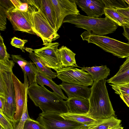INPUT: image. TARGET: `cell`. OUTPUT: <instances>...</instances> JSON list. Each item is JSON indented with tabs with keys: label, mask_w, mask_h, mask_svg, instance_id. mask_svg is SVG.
Returning <instances> with one entry per match:
<instances>
[{
	"label": "cell",
	"mask_w": 129,
	"mask_h": 129,
	"mask_svg": "<svg viewBox=\"0 0 129 129\" xmlns=\"http://www.w3.org/2000/svg\"><path fill=\"white\" fill-rule=\"evenodd\" d=\"M76 2L88 16L99 18L105 14V5L102 0H76Z\"/></svg>",
	"instance_id": "13"
},
{
	"label": "cell",
	"mask_w": 129,
	"mask_h": 129,
	"mask_svg": "<svg viewBox=\"0 0 129 129\" xmlns=\"http://www.w3.org/2000/svg\"><path fill=\"white\" fill-rule=\"evenodd\" d=\"M23 129H46L44 126L37 120L30 118L27 119Z\"/></svg>",
	"instance_id": "31"
},
{
	"label": "cell",
	"mask_w": 129,
	"mask_h": 129,
	"mask_svg": "<svg viewBox=\"0 0 129 129\" xmlns=\"http://www.w3.org/2000/svg\"><path fill=\"white\" fill-rule=\"evenodd\" d=\"M64 23L74 24L90 33L100 36L113 33L118 28L117 24L106 16L104 18L92 17L80 14L67 16L63 21V23Z\"/></svg>",
	"instance_id": "4"
},
{
	"label": "cell",
	"mask_w": 129,
	"mask_h": 129,
	"mask_svg": "<svg viewBox=\"0 0 129 129\" xmlns=\"http://www.w3.org/2000/svg\"><path fill=\"white\" fill-rule=\"evenodd\" d=\"M125 2L126 3L129 7V0H124Z\"/></svg>",
	"instance_id": "43"
},
{
	"label": "cell",
	"mask_w": 129,
	"mask_h": 129,
	"mask_svg": "<svg viewBox=\"0 0 129 129\" xmlns=\"http://www.w3.org/2000/svg\"><path fill=\"white\" fill-rule=\"evenodd\" d=\"M7 14V18L15 30L36 35L34 29L31 7L30 6L26 12L20 11L12 6L8 10Z\"/></svg>",
	"instance_id": "7"
},
{
	"label": "cell",
	"mask_w": 129,
	"mask_h": 129,
	"mask_svg": "<svg viewBox=\"0 0 129 129\" xmlns=\"http://www.w3.org/2000/svg\"><path fill=\"white\" fill-rule=\"evenodd\" d=\"M36 82L40 86L46 85L50 88L54 92L63 100H67V98L64 94L59 85L56 84L51 79L39 71L37 68Z\"/></svg>",
	"instance_id": "17"
},
{
	"label": "cell",
	"mask_w": 129,
	"mask_h": 129,
	"mask_svg": "<svg viewBox=\"0 0 129 129\" xmlns=\"http://www.w3.org/2000/svg\"><path fill=\"white\" fill-rule=\"evenodd\" d=\"M83 41L96 45L104 51L119 58L129 57V44L109 37L95 35L85 31L80 35Z\"/></svg>",
	"instance_id": "5"
},
{
	"label": "cell",
	"mask_w": 129,
	"mask_h": 129,
	"mask_svg": "<svg viewBox=\"0 0 129 129\" xmlns=\"http://www.w3.org/2000/svg\"><path fill=\"white\" fill-rule=\"evenodd\" d=\"M27 42V40H22L16 37H14L11 39L10 43L11 45L16 48L20 49L23 52H24V46Z\"/></svg>",
	"instance_id": "33"
},
{
	"label": "cell",
	"mask_w": 129,
	"mask_h": 129,
	"mask_svg": "<svg viewBox=\"0 0 129 129\" xmlns=\"http://www.w3.org/2000/svg\"><path fill=\"white\" fill-rule=\"evenodd\" d=\"M10 55L7 52L6 47L5 45L4 40L0 36V61L8 62L10 60Z\"/></svg>",
	"instance_id": "30"
},
{
	"label": "cell",
	"mask_w": 129,
	"mask_h": 129,
	"mask_svg": "<svg viewBox=\"0 0 129 129\" xmlns=\"http://www.w3.org/2000/svg\"><path fill=\"white\" fill-rule=\"evenodd\" d=\"M28 95L42 113H53L59 114L69 112L66 101L54 92H51L44 86L35 82L29 85Z\"/></svg>",
	"instance_id": "1"
},
{
	"label": "cell",
	"mask_w": 129,
	"mask_h": 129,
	"mask_svg": "<svg viewBox=\"0 0 129 129\" xmlns=\"http://www.w3.org/2000/svg\"><path fill=\"white\" fill-rule=\"evenodd\" d=\"M66 102L68 112L70 113L85 115L89 111L90 104L88 99L73 97L68 99Z\"/></svg>",
	"instance_id": "16"
},
{
	"label": "cell",
	"mask_w": 129,
	"mask_h": 129,
	"mask_svg": "<svg viewBox=\"0 0 129 129\" xmlns=\"http://www.w3.org/2000/svg\"><path fill=\"white\" fill-rule=\"evenodd\" d=\"M0 129H4L0 125Z\"/></svg>",
	"instance_id": "44"
},
{
	"label": "cell",
	"mask_w": 129,
	"mask_h": 129,
	"mask_svg": "<svg viewBox=\"0 0 129 129\" xmlns=\"http://www.w3.org/2000/svg\"><path fill=\"white\" fill-rule=\"evenodd\" d=\"M60 60L63 68L78 67L76 64V54L66 46H62L58 49Z\"/></svg>",
	"instance_id": "18"
},
{
	"label": "cell",
	"mask_w": 129,
	"mask_h": 129,
	"mask_svg": "<svg viewBox=\"0 0 129 129\" xmlns=\"http://www.w3.org/2000/svg\"><path fill=\"white\" fill-rule=\"evenodd\" d=\"M34 29L36 35L41 38L43 45L52 43L60 36L51 26L39 9L31 7Z\"/></svg>",
	"instance_id": "6"
},
{
	"label": "cell",
	"mask_w": 129,
	"mask_h": 129,
	"mask_svg": "<svg viewBox=\"0 0 129 129\" xmlns=\"http://www.w3.org/2000/svg\"><path fill=\"white\" fill-rule=\"evenodd\" d=\"M121 120L115 116L99 119L95 123L88 128L91 129H111L120 125Z\"/></svg>",
	"instance_id": "22"
},
{
	"label": "cell",
	"mask_w": 129,
	"mask_h": 129,
	"mask_svg": "<svg viewBox=\"0 0 129 129\" xmlns=\"http://www.w3.org/2000/svg\"><path fill=\"white\" fill-rule=\"evenodd\" d=\"M14 121L9 118L0 111V125L4 129H15Z\"/></svg>",
	"instance_id": "28"
},
{
	"label": "cell",
	"mask_w": 129,
	"mask_h": 129,
	"mask_svg": "<svg viewBox=\"0 0 129 129\" xmlns=\"http://www.w3.org/2000/svg\"><path fill=\"white\" fill-rule=\"evenodd\" d=\"M111 129H123V128L120 125Z\"/></svg>",
	"instance_id": "42"
},
{
	"label": "cell",
	"mask_w": 129,
	"mask_h": 129,
	"mask_svg": "<svg viewBox=\"0 0 129 129\" xmlns=\"http://www.w3.org/2000/svg\"><path fill=\"white\" fill-rule=\"evenodd\" d=\"M28 4L26 2H22L19 5L17 9L23 12H26L29 10Z\"/></svg>",
	"instance_id": "37"
},
{
	"label": "cell",
	"mask_w": 129,
	"mask_h": 129,
	"mask_svg": "<svg viewBox=\"0 0 129 129\" xmlns=\"http://www.w3.org/2000/svg\"><path fill=\"white\" fill-rule=\"evenodd\" d=\"M52 6L57 31L67 16L80 14L76 0H50Z\"/></svg>",
	"instance_id": "12"
},
{
	"label": "cell",
	"mask_w": 129,
	"mask_h": 129,
	"mask_svg": "<svg viewBox=\"0 0 129 129\" xmlns=\"http://www.w3.org/2000/svg\"><path fill=\"white\" fill-rule=\"evenodd\" d=\"M119 96L127 106L129 107V94H122Z\"/></svg>",
	"instance_id": "38"
},
{
	"label": "cell",
	"mask_w": 129,
	"mask_h": 129,
	"mask_svg": "<svg viewBox=\"0 0 129 129\" xmlns=\"http://www.w3.org/2000/svg\"><path fill=\"white\" fill-rule=\"evenodd\" d=\"M21 68L23 72L25 73L28 78L29 85L36 82L37 68L33 62L28 61L27 64Z\"/></svg>",
	"instance_id": "25"
},
{
	"label": "cell",
	"mask_w": 129,
	"mask_h": 129,
	"mask_svg": "<svg viewBox=\"0 0 129 129\" xmlns=\"http://www.w3.org/2000/svg\"><path fill=\"white\" fill-rule=\"evenodd\" d=\"M106 79L94 81L91 87L89 108L86 115L93 119H101L114 116L115 111L110 101Z\"/></svg>",
	"instance_id": "2"
},
{
	"label": "cell",
	"mask_w": 129,
	"mask_h": 129,
	"mask_svg": "<svg viewBox=\"0 0 129 129\" xmlns=\"http://www.w3.org/2000/svg\"><path fill=\"white\" fill-rule=\"evenodd\" d=\"M24 81L22 83L13 73L12 78L14 87L16 106L14 116V125L20 120L25 105L27 104L28 88L29 86L27 76L24 72Z\"/></svg>",
	"instance_id": "11"
},
{
	"label": "cell",
	"mask_w": 129,
	"mask_h": 129,
	"mask_svg": "<svg viewBox=\"0 0 129 129\" xmlns=\"http://www.w3.org/2000/svg\"><path fill=\"white\" fill-rule=\"evenodd\" d=\"M80 68L87 72L92 76L94 81L106 79L110 75V70L106 65Z\"/></svg>",
	"instance_id": "19"
},
{
	"label": "cell",
	"mask_w": 129,
	"mask_h": 129,
	"mask_svg": "<svg viewBox=\"0 0 129 129\" xmlns=\"http://www.w3.org/2000/svg\"><path fill=\"white\" fill-rule=\"evenodd\" d=\"M14 61L0 62V97L4 100L3 113L14 120L16 110L15 92L12 78Z\"/></svg>",
	"instance_id": "3"
},
{
	"label": "cell",
	"mask_w": 129,
	"mask_h": 129,
	"mask_svg": "<svg viewBox=\"0 0 129 129\" xmlns=\"http://www.w3.org/2000/svg\"><path fill=\"white\" fill-rule=\"evenodd\" d=\"M115 92L119 95L122 94H129V82L118 84H110Z\"/></svg>",
	"instance_id": "29"
},
{
	"label": "cell",
	"mask_w": 129,
	"mask_h": 129,
	"mask_svg": "<svg viewBox=\"0 0 129 129\" xmlns=\"http://www.w3.org/2000/svg\"><path fill=\"white\" fill-rule=\"evenodd\" d=\"M102 0L104 4L105 8L122 9L129 7L124 0Z\"/></svg>",
	"instance_id": "27"
},
{
	"label": "cell",
	"mask_w": 129,
	"mask_h": 129,
	"mask_svg": "<svg viewBox=\"0 0 129 129\" xmlns=\"http://www.w3.org/2000/svg\"><path fill=\"white\" fill-rule=\"evenodd\" d=\"M60 115L65 120L78 122L88 127L95 123L99 120L93 119L85 114L72 113L69 112L61 114Z\"/></svg>",
	"instance_id": "21"
},
{
	"label": "cell",
	"mask_w": 129,
	"mask_h": 129,
	"mask_svg": "<svg viewBox=\"0 0 129 129\" xmlns=\"http://www.w3.org/2000/svg\"><path fill=\"white\" fill-rule=\"evenodd\" d=\"M0 30L4 31L6 28L7 11L12 7L9 0H0Z\"/></svg>",
	"instance_id": "24"
},
{
	"label": "cell",
	"mask_w": 129,
	"mask_h": 129,
	"mask_svg": "<svg viewBox=\"0 0 129 129\" xmlns=\"http://www.w3.org/2000/svg\"><path fill=\"white\" fill-rule=\"evenodd\" d=\"M30 118L28 114L27 104L24 106L20 120L15 125V129H23L25 121L27 119Z\"/></svg>",
	"instance_id": "32"
},
{
	"label": "cell",
	"mask_w": 129,
	"mask_h": 129,
	"mask_svg": "<svg viewBox=\"0 0 129 129\" xmlns=\"http://www.w3.org/2000/svg\"><path fill=\"white\" fill-rule=\"evenodd\" d=\"M11 56L13 61L17 63L21 68L25 66L28 61L24 59L20 55L12 54Z\"/></svg>",
	"instance_id": "35"
},
{
	"label": "cell",
	"mask_w": 129,
	"mask_h": 129,
	"mask_svg": "<svg viewBox=\"0 0 129 129\" xmlns=\"http://www.w3.org/2000/svg\"><path fill=\"white\" fill-rule=\"evenodd\" d=\"M25 50L28 52L29 56L35 64L37 69L49 78L52 79L57 77L56 73L53 72L51 69L46 66L39 60L38 57L33 52V49L29 48H26Z\"/></svg>",
	"instance_id": "20"
},
{
	"label": "cell",
	"mask_w": 129,
	"mask_h": 129,
	"mask_svg": "<svg viewBox=\"0 0 129 129\" xmlns=\"http://www.w3.org/2000/svg\"><path fill=\"white\" fill-rule=\"evenodd\" d=\"M64 90L68 98L73 97L89 99L91 93V88L77 84L62 82L59 85Z\"/></svg>",
	"instance_id": "15"
},
{
	"label": "cell",
	"mask_w": 129,
	"mask_h": 129,
	"mask_svg": "<svg viewBox=\"0 0 129 129\" xmlns=\"http://www.w3.org/2000/svg\"><path fill=\"white\" fill-rule=\"evenodd\" d=\"M14 7L16 9H17L20 4L22 2L20 0H10Z\"/></svg>",
	"instance_id": "40"
},
{
	"label": "cell",
	"mask_w": 129,
	"mask_h": 129,
	"mask_svg": "<svg viewBox=\"0 0 129 129\" xmlns=\"http://www.w3.org/2000/svg\"><path fill=\"white\" fill-rule=\"evenodd\" d=\"M105 15L116 23L118 26L129 28L125 21L114 8H105Z\"/></svg>",
	"instance_id": "23"
},
{
	"label": "cell",
	"mask_w": 129,
	"mask_h": 129,
	"mask_svg": "<svg viewBox=\"0 0 129 129\" xmlns=\"http://www.w3.org/2000/svg\"><path fill=\"white\" fill-rule=\"evenodd\" d=\"M123 27V31L122 34L127 40L128 42L127 43L129 44V28L125 27Z\"/></svg>",
	"instance_id": "39"
},
{
	"label": "cell",
	"mask_w": 129,
	"mask_h": 129,
	"mask_svg": "<svg viewBox=\"0 0 129 129\" xmlns=\"http://www.w3.org/2000/svg\"><path fill=\"white\" fill-rule=\"evenodd\" d=\"M59 114L40 113L37 120L46 129H84L88 126L80 123L65 119Z\"/></svg>",
	"instance_id": "8"
},
{
	"label": "cell",
	"mask_w": 129,
	"mask_h": 129,
	"mask_svg": "<svg viewBox=\"0 0 129 129\" xmlns=\"http://www.w3.org/2000/svg\"><path fill=\"white\" fill-rule=\"evenodd\" d=\"M84 129H91L89 128H88V127H87V128H85Z\"/></svg>",
	"instance_id": "45"
},
{
	"label": "cell",
	"mask_w": 129,
	"mask_h": 129,
	"mask_svg": "<svg viewBox=\"0 0 129 129\" xmlns=\"http://www.w3.org/2000/svg\"><path fill=\"white\" fill-rule=\"evenodd\" d=\"M28 5L39 9L52 28L56 32L55 19L50 0L25 1Z\"/></svg>",
	"instance_id": "14"
},
{
	"label": "cell",
	"mask_w": 129,
	"mask_h": 129,
	"mask_svg": "<svg viewBox=\"0 0 129 129\" xmlns=\"http://www.w3.org/2000/svg\"><path fill=\"white\" fill-rule=\"evenodd\" d=\"M56 73L57 77L62 82L70 84L88 86H92L94 82L90 75L82 69L64 67Z\"/></svg>",
	"instance_id": "10"
},
{
	"label": "cell",
	"mask_w": 129,
	"mask_h": 129,
	"mask_svg": "<svg viewBox=\"0 0 129 129\" xmlns=\"http://www.w3.org/2000/svg\"><path fill=\"white\" fill-rule=\"evenodd\" d=\"M129 69V57L127 58L126 60L120 66L119 69L116 74H118L124 72Z\"/></svg>",
	"instance_id": "36"
},
{
	"label": "cell",
	"mask_w": 129,
	"mask_h": 129,
	"mask_svg": "<svg viewBox=\"0 0 129 129\" xmlns=\"http://www.w3.org/2000/svg\"><path fill=\"white\" fill-rule=\"evenodd\" d=\"M58 42L43 45L44 46L33 51L40 61L46 66L57 72L63 67L60 62L58 47Z\"/></svg>",
	"instance_id": "9"
},
{
	"label": "cell",
	"mask_w": 129,
	"mask_h": 129,
	"mask_svg": "<svg viewBox=\"0 0 129 129\" xmlns=\"http://www.w3.org/2000/svg\"><path fill=\"white\" fill-rule=\"evenodd\" d=\"M106 81L113 84H121L129 82V69L122 73L116 74L107 80Z\"/></svg>",
	"instance_id": "26"
},
{
	"label": "cell",
	"mask_w": 129,
	"mask_h": 129,
	"mask_svg": "<svg viewBox=\"0 0 129 129\" xmlns=\"http://www.w3.org/2000/svg\"><path fill=\"white\" fill-rule=\"evenodd\" d=\"M0 111H3L4 104V100L3 98L0 97Z\"/></svg>",
	"instance_id": "41"
},
{
	"label": "cell",
	"mask_w": 129,
	"mask_h": 129,
	"mask_svg": "<svg viewBox=\"0 0 129 129\" xmlns=\"http://www.w3.org/2000/svg\"><path fill=\"white\" fill-rule=\"evenodd\" d=\"M116 10L126 22L129 28V7L125 9H116Z\"/></svg>",
	"instance_id": "34"
}]
</instances>
